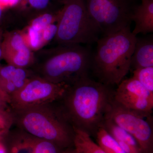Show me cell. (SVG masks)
Instances as JSON below:
<instances>
[{"instance_id":"obj_3","label":"cell","mask_w":153,"mask_h":153,"mask_svg":"<svg viewBox=\"0 0 153 153\" xmlns=\"http://www.w3.org/2000/svg\"><path fill=\"white\" fill-rule=\"evenodd\" d=\"M136 40L130 25L99 38L90 65L99 81L111 86L118 85L123 80L131 69Z\"/></svg>"},{"instance_id":"obj_17","label":"cell","mask_w":153,"mask_h":153,"mask_svg":"<svg viewBox=\"0 0 153 153\" xmlns=\"http://www.w3.org/2000/svg\"><path fill=\"white\" fill-rule=\"evenodd\" d=\"M14 125L13 113L10 108L0 109V141L4 142Z\"/></svg>"},{"instance_id":"obj_11","label":"cell","mask_w":153,"mask_h":153,"mask_svg":"<svg viewBox=\"0 0 153 153\" xmlns=\"http://www.w3.org/2000/svg\"><path fill=\"white\" fill-rule=\"evenodd\" d=\"M131 22L135 24L132 32L135 36L140 33L146 34L153 32V0H142L141 4L135 6Z\"/></svg>"},{"instance_id":"obj_27","label":"cell","mask_w":153,"mask_h":153,"mask_svg":"<svg viewBox=\"0 0 153 153\" xmlns=\"http://www.w3.org/2000/svg\"><path fill=\"white\" fill-rule=\"evenodd\" d=\"M3 10H4V8L0 5V21H1V19H2V17Z\"/></svg>"},{"instance_id":"obj_19","label":"cell","mask_w":153,"mask_h":153,"mask_svg":"<svg viewBox=\"0 0 153 153\" xmlns=\"http://www.w3.org/2000/svg\"><path fill=\"white\" fill-rule=\"evenodd\" d=\"M132 77L153 93V66L134 69Z\"/></svg>"},{"instance_id":"obj_25","label":"cell","mask_w":153,"mask_h":153,"mask_svg":"<svg viewBox=\"0 0 153 153\" xmlns=\"http://www.w3.org/2000/svg\"><path fill=\"white\" fill-rule=\"evenodd\" d=\"M0 153H7L4 143L0 141Z\"/></svg>"},{"instance_id":"obj_1","label":"cell","mask_w":153,"mask_h":153,"mask_svg":"<svg viewBox=\"0 0 153 153\" xmlns=\"http://www.w3.org/2000/svg\"><path fill=\"white\" fill-rule=\"evenodd\" d=\"M114 92L111 86L87 75L70 85L57 104L73 127L91 135L102 126Z\"/></svg>"},{"instance_id":"obj_24","label":"cell","mask_w":153,"mask_h":153,"mask_svg":"<svg viewBox=\"0 0 153 153\" xmlns=\"http://www.w3.org/2000/svg\"><path fill=\"white\" fill-rule=\"evenodd\" d=\"M21 0H0V5L3 8L16 5L20 2Z\"/></svg>"},{"instance_id":"obj_2","label":"cell","mask_w":153,"mask_h":153,"mask_svg":"<svg viewBox=\"0 0 153 153\" xmlns=\"http://www.w3.org/2000/svg\"><path fill=\"white\" fill-rule=\"evenodd\" d=\"M37 52L31 69L50 82L70 85L88 75L92 53L80 44L58 45Z\"/></svg>"},{"instance_id":"obj_15","label":"cell","mask_w":153,"mask_h":153,"mask_svg":"<svg viewBox=\"0 0 153 153\" xmlns=\"http://www.w3.org/2000/svg\"><path fill=\"white\" fill-rule=\"evenodd\" d=\"M74 147L76 153H106L98 144L94 142L86 132L73 127Z\"/></svg>"},{"instance_id":"obj_4","label":"cell","mask_w":153,"mask_h":153,"mask_svg":"<svg viewBox=\"0 0 153 153\" xmlns=\"http://www.w3.org/2000/svg\"><path fill=\"white\" fill-rule=\"evenodd\" d=\"M12 111L17 128L33 137L51 142L62 149L73 146L74 128L57 102Z\"/></svg>"},{"instance_id":"obj_13","label":"cell","mask_w":153,"mask_h":153,"mask_svg":"<svg viewBox=\"0 0 153 153\" xmlns=\"http://www.w3.org/2000/svg\"><path fill=\"white\" fill-rule=\"evenodd\" d=\"M6 139L9 140L7 153H34L39 139L18 128L11 130Z\"/></svg>"},{"instance_id":"obj_22","label":"cell","mask_w":153,"mask_h":153,"mask_svg":"<svg viewBox=\"0 0 153 153\" xmlns=\"http://www.w3.org/2000/svg\"><path fill=\"white\" fill-rule=\"evenodd\" d=\"M55 23L49 25L42 31V40L44 46L56 37L57 27V24Z\"/></svg>"},{"instance_id":"obj_12","label":"cell","mask_w":153,"mask_h":153,"mask_svg":"<svg viewBox=\"0 0 153 153\" xmlns=\"http://www.w3.org/2000/svg\"><path fill=\"white\" fill-rule=\"evenodd\" d=\"M153 66V39L152 36L138 38L133 55L131 68H137Z\"/></svg>"},{"instance_id":"obj_16","label":"cell","mask_w":153,"mask_h":153,"mask_svg":"<svg viewBox=\"0 0 153 153\" xmlns=\"http://www.w3.org/2000/svg\"><path fill=\"white\" fill-rule=\"evenodd\" d=\"M97 144L106 153H126L120 145L103 127L96 132Z\"/></svg>"},{"instance_id":"obj_21","label":"cell","mask_w":153,"mask_h":153,"mask_svg":"<svg viewBox=\"0 0 153 153\" xmlns=\"http://www.w3.org/2000/svg\"><path fill=\"white\" fill-rule=\"evenodd\" d=\"M52 0H21L24 4L27 5L28 7L35 11H44L48 8Z\"/></svg>"},{"instance_id":"obj_18","label":"cell","mask_w":153,"mask_h":153,"mask_svg":"<svg viewBox=\"0 0 153 153\" xmlns=\"http://www.w3.org/2000/svg\"><path fill=\"white\" fill-rule=\"evenodd\" d=\"M60 10L54 13L45 12L39 14L31 21L29 26L39 31H43L49 25L57 22Z\"/></svg>"},{"instance_id":"obj_26","label":"cell","mask_w":153,"mask_h":153,"mask_svg":"<svg viewBox=\"0 0 153 153\" xmlns=\"http://www.w3.org/2000/svg\"><path fill=\"white\" fill-rule=\"evenodd\" d=\"M61 153H76L75 152L74 147L67 148L66 149L64 150Z\"/></svg>"},{"instance_id":"obj_10","label":"cell","mask_w":153,"mask_h":153,"mask_svg":"<svg viewBox=\"0 0 153 153\" xmlns=\"http://www.w3.org/2000/svg\"><path fill=\"white\" fill-rule=\"evenodd\" d=\"M31 69L19 68L12 65H0V88L7 95L20 90L35 75Z\"/></svg>"},{"instance_id":"obj_9","label":"cell","mask_w":153,"mask_h":153,"mask_svg":"<svg viewBox=\"0 0 153 153\" xmlns=\"http://www.w3.org/2000/svg\"><path fill=\"white\" fill-rule=\"evenodd\" d=\"M3 58L8 64L30 69L34 64L35 55L28 45L23 31L3 34L1 43Z\"/></svg>"},{"instance_id":"obj_6","label":"cell","mask_w":153,"mask_h":153,"mask_svg":"<svg viewBox=\"0 0 153 153\" xmlns=\"http://www.w3.org/2000/svg\"><path fill=\"white\" fill-rule=\"evenodd\" d=\"M88 15L104 36L130 25L133 0H84Z\"/></svg>"},{"instance_id":"obj_8","label":"cell","mask_w":153,"mask_h":153,"mask_svg":"<svg viewBox=\"0 0 153 153\" xmlns=\"http://www.w3.org/2000/svg\"><path fill=\"white\" fill-rule=\"evenodd\" d=\"M105 119L123 128L134 137L143 153H152L153 129L152 113L128 109L114 99Z\"/></svg>"},{"instance_id":"obj_5","label":"cell","mask_w":153,"mask_h":153,"mask_svg":"<svg viewBox=\"0 0 153 153\" xmlns=\"http://www.w3.org/2000/svg\"><path fill=\"white\" fill-rule=\"evenodd\" d=\"M56 24L54 40L58 45L92 44L101 33L88 15L84 0H63Z\"/></svg>"},{"instance_id":"obj_7","label":"cell","mask_w":153,"mask_h":153,"mask_svg":"<svg viewBox=\"0 0 153 153\" xmlns=\"http://www.w3.org/2000/svg\"><path fill=\"white\" fill-rule=\"evenodd\" d=\"M69 86L53 83L35 74L10 97L9 107L15 111L57 102L64 97Z\"/></svg>"},{"instance_id":"obj_28","label":"cell","mask_w":153,"mask_h":153,"mask_svg":"<svg viewBox=\"0 0 153 153\" xmlns=\"http://www.w3.org/2000/svg\"><path fill=\"white\" fill-rule=\"evenodd\" d=\"M3 34L4 33H3L2 30L0 28V42H1L2 40Z\"/></svg>"},{"instance_id":"obj_23","label":"cell","mask_w":153,"mask_h":153,"mask_svg":"<svg viewBox=\"0 0 153 153\" xmlns=\"http://www.w3.org/2000/svg\"><path fill=\"white\" fill-rule=\"evenodd\" d=\"M9 103L8 97L0 88V109L9 108Z\"/></svg>"},{"instance_id":"obj_14","label":"cell","mask_w":153,"mask_h":153,"mask_svg":"<svg viewBox=\"0 0 153 153\" xmlns=\"http://www.w3.org/2000/svg\"><path fill=\"white\" fill-rule=\"evenodd\" d=\"M134 98L153 99V93L150 92L134 77L123 79L118 85L115 91V101L118 102Z\"/></svg>"},{"instance_id":"obj_20","label":"cell","mask_w":153,"mask_h":153,"mask_svg":"<svg viewBox=\"0 0 153 153\" xmlns=\"http://www.w3.org/2000/svg\"><path fill=\"white\" fill-rule=\"evenodd\" d=\"M63 150L51 142L39 139L34 153H61Z\"/></svg>"}]
</instances>
